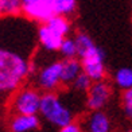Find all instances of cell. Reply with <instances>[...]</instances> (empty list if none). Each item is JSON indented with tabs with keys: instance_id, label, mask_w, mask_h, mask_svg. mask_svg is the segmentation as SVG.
Instances as JSON below:
<instances>
[{
	"instance_id": "5bb4252c",
	"label": "cell",
	"mask_w": 132,
	"mask_h": 132,
	"mask_svg": "<svg viewBox=\"0 0 132 132\" xmlns=\"http://www.w3.org/2000/svg\"><path fill=\"white\" fill-rule=\"evenodd\" d=\"M113 82L120 90H127L132 88V68L117 69L113 74Z\"/></svg>"
},
{
	"instance_id": "d6986e66",
	"label": "cell",
	"mask_w": 132,
	"mask_h": 132,
	"mask_svg": "<svg viewBox=\"0 0 132 132\" xmlns=\"http://www.w3.org/2000/svg\"><path fill=\"white\" fill-rule=\"evenodd\" d=\"M121 104H123V112L125 117L129 121H132V88L127 89V90H123Z\"/></svg>"
},
{
	"instance_id": "9a60e30c",
	"label": "cell",
	"mask_w": 132,
	"mask_h": 132,
	"mask_svg": "<svg viewBox=\"0 0 132 132\" xmlns=\"http://www.w3.org/2000/svg\"><path fill=\"white\" fill-rule=\"evenodd\" d=\"M54 12L58 15H62L66 18H70L76 15L77 10V0H53Z\"/></svg>"
},
{
	"instance_id": "277c9868",
	"label": "cell",
	"mask_w": 132,
	"mask_h": 132,
	"mask_svg": "<svg viewBox=\"0 0 132 132\" xmlns=\"http://www.w3.org/2000/svg\"><path fill=\"white\" fill-rule=\"evenodd\" d=\"M62 59H53L50 62L39 66L30 74L31 85L43 92H57L62 86Z\"/></svg>"
},
{
	"instance_id": "8992f818",
	"label": "cell",
	"mask_w": 132,
	"mask_h": 132,
	"mask_svg": "<svg viewBox=\"0 0 132 132\" xmlns=\"http://www.w3.org/2000/svg\"><path fill=\"white\" fill-rule=\"evenodd\" d=\"M111 96H112V89L105 80L93 82L90 89L86 92V98H85L86 109L89 111L103 109L108 104Z\"/></svg>"
},
{
	"instance_id": "e0dca14e",
	"label": "cell",
	"mask_w": 132,
	"mask_h": 132,
	"mask_svg": "<svg viewBox=\"0 0 132 132\" xmlns=\"http://www.w3.org/2000/svg\"><path fill=\"white\" fill-rule=\"evenodd\" d=\"M22 14V0H0V16Z\"/></svg>"
},
{
	"instance_id": "2e32d148",
	"label": "cell",
	"mask_w": 132,
	"mask_h": 132,
	"mask_svg": "<svg viewBox=\"0 0 132 132\" xmlns=\"http://www.w3.org/2000/svg\"><path fill=\"white\" fill-rule=\"evenodd\" d=\"M59 55L61 58H77L78 57V49H77V43L74 37H65L62 40L61 46H59Z\"/></svg>"
},
{
	"instance_id": "6da1fadb",
	"label": "cell",
	"mask_w": 132,
	"mask_h": 132,
	"mask_svg": "<svg viewBox=\"0 0 132 132\" xmlns=\"http://www.w3.org/2000/svg\"><path fill=\"white\" fill-rule=\"evenodd\" d=\"M39 22L24 14L0 16V109L28 81L34 54L39 47Z\"/></svg>"
},
{
	"instance_id": "ffe728a7",
	"label": "cell",
	"mask_w": 132,
	"mask_h": 132,
	"mask_svg": "<svg viewBox=\"0 0 132 132\" xmlns=\"http://www.w3.org/2000/svg\"><path fill=\"white\" fill-rule=\"evenodd\" d=\"M81 131H82L81 123H76L74 120L71 123H69L68 125H65V127L61 129V132H81Z\"/></svg>"
},
{
	"instance_id": "30bf717a",
	"label": "cell",
	"mask_w": 132,
	"mask_h": 132,
	"mask_svg": "<svg viewBox=\"0 0 132 132\" xmlns=\"http://www.w3.org/2000/svg\"><path fill=\"white\" fill-rule=\"evenodd\" d=\"M42 125L39 115H12L8 121L11 132H32L38 131Z\"/></svg>"
},
{
	"instance_id": "ac0fdd59",
	"label": "cell",
	"mask_w": 132,
	"mask_h": 132,
	"mask_svg": "<svg viewBox=\"0 0 132 132\" xmlns=\"http://www.w3.org/2000/svg\"><path fill=\"white\" fill-rule=\"evenodd\" d=\"M92 85H93V80L85 73V71H82V73L74 80V82L71 84V89L77 93H85L86 94V92L90 89Z\"/></svg>"
},
{
	"instance_id": "ba28073f",
	"label": "cell",
	"mask_w": 132,
	"mask_h": 132,
	"mask_svg": "<svg viewBox=\"0 0 132 132\" xmlns=\"http://www.w3.org/2000/svg\"><path fill=\"white\" fill-rule=\"evenodd\" d=\"M82 129L88 132H109L112 128L111 119L103 109L90 111L81 121Z\"/></svg>"
},
{
	"instance_id": "3957f363",
	"label": "cell",
	"mask_w": 132,
	"mask_h": 132,
	"mask_svg": "<svg viewBox=\"0 0 132 132\" xmlns=\"http://www.w3.org/2000/svg\"><path fill=\"white\" fill-rule=\"evenodd\" d=\"M42 92L32 85H23L12 94L8 103L11 115H39Z\"/></svg>"
},
{
	"instance_id": "7c38bea8",
	"label": "cell",
	"mask_w": 132,
	"mask_h": 132,
	"mask_svg": "<svg viewBox=\"0 0 132 132\" xmlns=\"http://www.w3.org/2000/svg\"><path fill=\"white\" fill-rule=\"evenodd\" d=\"M43 23H46L47 26H50L53 30H55L57 32H59L63 37H68L71 31V23L69 20V18L58 15V14H54Z\"/></svg>"
},
{
	"instance_id": "8fae6325",
	"label": "cell",
	"mask_w": 132,
	"mask_h": 132,
	"mask_svg": "<svg viewBox=\"0 0 132 132\" xmlns=\"http://www.w3.org/2000/svg\"><path fill=\"white\" fill-rule=\"evenodd\" d=\"M84 71L82 69V62L81 59L77 58H62V86L68 88L71 86L74 80Z\"/></svg>"
},
{
	"instance_id": "9c48e42d",
	"label": "cell",
	"mask_w": 132,
	"mask_h": 132,
	"mask_svg": "<svg viewBox=\"0 0 132 132\" xmlns=\"http://www.w3.org/2000/svg\"><path fill=\"white\" fill-rule=\"evenodd\" d=\"M63 39H65L63 35L57 32L55 30H53L50 26H47L46 23H39L38 40H39V47L42 50L57 53L59 50V46H61Z\"/></svg>"
},
{
	"instance_id": "52a82bcc",
	"label": "cell",
	"mask_w": 132,
	"mask_h": 132,
	"mask_svg": "<svg viewBox=\"0 0 132 132\" xmlns=\"http://www.w3.org/2000/svg\"><path fill=\"white\" fill-rule=\"evenodd\" d=\"M22 14L39 23H43L54 14L53 0H22Z\"/></svg>"
},
{
	"instance_id": "7a4b0ae2",
	"label": "cell",
	"mask_w": 132,
	"mask_h": 132,
	"mask_svg": "<svg viewBox=\"0 0 132 132\" xmlns=\"http://www.w3.org/2000/svg\"><path fill=\"white\" fill-rule=\"evenodd\" d=\"M39 116L42 121L47 123L51 128L61 131L74 120V113L55 92H43L40 98Z\"/></svg>"
},
{
	"instance_id": "4fadbf2b",
	"label": "cell",
	"mask_w": 132,
	"mask_h": 132,
	"mask_svg": "<svg viewBox=\"0 0 132 132\" xmlns=\"http://www.w3.org/2000/svg\"><path fill=\"white\" fill-rule=\"evenodd\" d=\"M74 39H76V43H77V49H78V58H84L85 55H88L90 53L96 45L93 39L89 37V35L85 31H77L74 34Z\"/></svg>"
},
{
	"instance_id": "5b68a950",
	"label": "cell",
	"mask_w": 132,
	"mask_h": 132,
	"mask_svg": "<svg viewBox=\"0 0 132 132\" xmlns=\"http://www.w3.org/2000/svg\"><path fill=\"white\" fill-rule=\"evenodd\" d=\"M81 62L84 71L93 80V82L105 80L106 69H105V54L103 49L96 46L88 55L81 58Z\"/></svg>"
}]
</instances>
